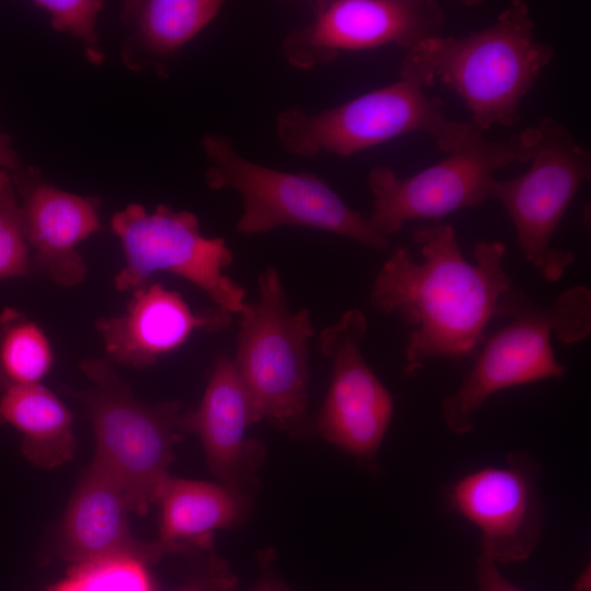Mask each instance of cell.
I'll return each mask as SVG.
<instances>
[{
  "instance_id": "cell-26",
  "label": "cell",
  "mask_w": 591,
  "mask_h": 591,
  "mask_svg": "<svg viewBox=\"0 0 591 591\" xmlns=\"http://www.w3.org/2000/svg\"><path fill=\"white\" fill-rule=\"evenodd\" d=\"M476 581L478 591H524L508 580L496 563L483 555L476 561Z\"/></svg>"
},
{
  "instance_id": "cell-25",
  "label": "cell",
  "mask_w": 591,
  "mask_h": 591,
  "mask_svg": "<svg viewBox=\"0 0 591 591\" xmlns=\"http://www.w3.org/2000/svg\"><path fill=\"white\" fill-rule=\"evenodd\" d=\"M174 591H239V581L227 561L211 548L197 572Z\"/></svg>"
},
{
  "instance_id": "cell-20",
  "label": "cell",
  "mask_w": 591,
  "mask_h": 591,
  "mask_svg": "<svg viewBox=\"0 0 591 591\" xmlns=\"http://www.w3.org/2000/svg\"><path fill=\"white\" fill-rule=\"evenodd\" d=\"M0 421L23 433L21 451L34 465L53 468L68 463L76 452L72 415L47 387L16 384L0 393Z\"/></svg>"
},
{
  "instance_id": "cell-23",
  "label": "cell",
  "mask_w": 591,
  "mask_h": 591,
  "mask_svg": "<svg viewBox=\"0 0 591 591\" xmlns=\"http://www.w3.org/2000/svg\"><path fill=\"white\" fill-rule=\"evenodd\" d=\"M31 268L21 205L11 173L0 169V279L23 277Z\"/></svg>"
},
{
  "instance_id": "cell-5",
  "label": "cell",
  "mask_w": 591,
  "mask_h": 591,
  "mask_svg": "<svg viewBox=\"0 0 591 591\" xmlns=\"http://www.w3.org/2000/svg\"><path fill=\"white\" fill-rule=\"evenodd\" d=\"M232 359L256 422L294 437L308 433L310 311L290 310L278 271L258 277V298L240 313Z\"/></svg>"
},
{
  "instance_id": "cell-24",
  "label": "cell",
  "mask_w": 591,
  "mask_h": 591,
  "mask_svg": "<svg viewBox=\"0 0 591 591\" xmlns=\"http://www.w3.org/2000/svg\"><path fill=\"white\" fill-rule=\"evenodd\" d=\"M33 5L47 12L50 25L58 32H69L84 48L88 60L102 65L105 55L95 32L97 15L103 7L99 0H36Z\"/></svg>"
},
{
  "instance_id": "cell-2",
  "label": "cell",
  "mask_w": 591,
  "mask_h": 591,
  "mask_svg": "<svg viewBox=\"0 0 591 591\" xmlns=\"http://www.w3.org/2000/svg\"><path fill=\"white\" fill-rule=\"evenodd\" d=\"M553 48L535 35L528 4L512 1L489 26L462 37L432 36L407 50L401 73L424 86L441 82L471 113L482 131L520 120V105Z\"/></svg>"
},
{
  "instance_id": "cell-9",
  "label": "cell",
  "mask_w": 591,
  "mask_h": 591,
  "mask_svg": "<svg viewBox=\"0 0 591 591\" xmlns=\"http://www.w3.org/2000/svg\"><path fill=\"white\" fill-rule=\"evenodd\" d=\"M111 225L126 258L114 279L118 291H134L153 274L166 271L194 283L231 314L244 309L245 289L223 273L233 262L231 248L222 237L202 235L193 212L163 204L148 212L130 204L113 216Z\"/></svg>"
},
{
  "instance_id": "cell-7",
  "label": "cell",
  "mask_w": 591,
  "mask_h": 591,
  "mask_svg": "<svg viewBox=\"0 0 591 591\" xmlns=\"http://www.w3.org/2000/svg\"><path fill=\"white\" fill-rule=\"evenodd\" d=\"M538 138L537 126L506 140H488L472 126L464 139L440 162L399 178L393 169L371 170V227L387 237L407 221L440 219L490 198L495 174L512 163H529Z\"/></svg>"
},
{
  "instance_id": "cell-14",
  "label": "cell",
  "mask_w": 591,
  "mask_h": 591,
  "mask_svg": "<svg viewBox=\"0 0 591 591\" xmlns=\"http://www.w3.org/2000/svg\"><path fill=\"white\" fill-rule=\"evenodd\" d=\"M11 176L22 197L24 233L34 265L62 287L81 283L88 266L77 245L102 230L101 201L57 188L33 167L23 166Z\"/></svg>"
},
{
  "instance_id": "cell-11",
  "label": "cell",
  "mask_w": 591,
  "mask_h": 591,
  "mask_svg": "<svg viewBox=\"0 0 591 591\" xmlns=\"http://www.w3.org/2000/svg\"><path fill=\"white\" fill-rule=\"evenodd\" d=\"M312 14L281 43L286 61L301 70L328 65L345 51L391 44L409 50L439 35L445 22L433 0H323L313 2Z\"/></svg>"
},
{
  "instance_id": "cell-16",
  "label": "cell",
  "mask_w": 591,
  "mask_h": 591,
  "mask_svg": "<svg viewBox=\"0 0 591 591\" xmlns=\"http://www.w3.org/2000/svg\"><path fill=\"white\" fill-rule=\"evenodd\" d=\"M255 424L245 389L227 352L217 356L198 407L184 410L185 433L199 437L211 473L221 484L244 491L263 457L260 441L246 437Z\"/></svg>"
},
{
  "instance_id": "cell-18",
  "label": "cell",
  "mask_w": 591,
  "mask_h": 591,
  "mask_svg": "<svg viewBox=\"0 0 591 591\" xmlns=\"http://www.w3.org/2000/svg\"><path fill=\"white\" fill-rule=\"evenodd\" d=\"M154 503L160 507L158 541L169 553L211 548L212 533L241 523L251 505L244 491L221 483L170 474L158 488Z\"/></svg>"
},
{
  "instance_id": "cell-8",
  "label": "cell",
  "mask_w": 591,
  "mask_h": 591,
  "mask_svg": "<svg viewBox=\"0 0 591 591\" xmlns=\"http://www.w3.org/2000/svg\"><path fill=\"white\" fill-rule=\"evenodd\" d=\"M457 126L445 117L440 97L427 95L415 77L401 73L391 84L315 114L286 108L276 118V135L293 155L348 158L412 131L431 135L442 150Z\"/></svg>"
},
{
  "instance_id": "cell-28",
  "label": "cell",
  "mask_w": 591,
  "mask_h": 591,
  "mask_svg": "<svg viewBox=\"0 0 591 591\" xmlns=\"http://www.w3.org/2000/svg\"><path fill=\"white\" fill-rule=\"evenodd\" d=\"M250 591H291L270 570H263L260 578Z\"/></svg>"
},
{
  "instance_id": "cell-15",
  "label": "cell",
  "mask_w": 591,
  "mask_h": 591,
  "mask_svg": "<svg viewBox=\"0 0 591 591\" xmlns=\"http://www.w3.org/2000/svg\"><path fill=\"white\" fill-rule=\"evenodd\" d=\"M231 321L232 314L223 309L194 311L179 292L147 283L132 291L123 313L101 317L96 328L111 360L146 369L181 347L194 332L222 331Z\"/></svg>"
},
{
  "instance_id": "cell-12",
  "label": "cell",
  "mask_w": 591,
  "mask_h": 591,
  "mask_svg": "<svg viewBox=\"0 0 591 591\" xmlns=\"http://www.w3.org/2000/svg\"><path fill=\"white\" fill-rule=\"evenodd\" d=\"M505 461L463 475L445 491L447 507L478 530L480 555L497 565L531 557L544 529L541 464L526 451L510 452Z\"/></svg>"
},
{
  "instance_id": "cell-22",
  "label": "cell",
  "mask_w": 591,
  "mask_h": 591,
  "mask_svg": "<svg viewBox=\"0 0 591 591\" xmlns=\"http://www.w3.org/2000/svg\"><path fill=\"white\" fill-rule=\"evenodd\" d=\"M54 591H153L146 564L114 557L80 564Z\"/></svg>"
},
{
  "instance_id": "cell-13",
  "label": "cell",
  "mask_w": 591,
  "mask_h": 591,
  "mask_svg": "<svg viewBox=\"0 0 591 591\" xmlns=\"http://www.w3.org/2000/svg\"><path fill=\"white\" fill-rule=\"evenodd\" d=\"M367 328L362 311L351 309L321 333V351L333 369L317 430L329 443L372 464L391 424L394 402L363 358Z\"/></svg>"
},
{
  "instance_id": "cell-29",
  "label": "cell",
  "mask_w": 591,
  "mask_h": 591,
  "mask_svg": "<svg viewBox=\"0 0 591 591\" xmlns=\"http://www.w3.org/2000/svg\"><path fill=\"white\" fill-rule=\"evenodd\" d=\"M575 591H590L591 589V576H590V566L584 568V570L577 577L572 586Z\"/></svg>"
},
{
  "instance_id": "cell-27",
  "label": "cell",
  "mask_w": 591,
  "mask_h": 591,
  "mask_svg": "<svg viewBox=\"0 0 591 591\" xmlns=\"http://www.w3.org/2000/svg\"><path fill=\"white\" fill-rule=\"evenodd\" d=\"M23 167L11 138L0 130V169L10 173Z\"/></svg>"
},
{
  "instance_id": "cell-6",
  "label": "cell",
  "mask_w": 591,
  "mask_h": 591,
  "mask_svg": "<svg viewBox=\"0 0 591 591\" xmlns=\"http://www.w3.org/2000/svg\"><path fill=\"white\" fill-rule=\"evenodd\" d=\"M201 148L208 161L210 189H234L243 211L235 229L245 235L264 234L282 225L324 230L384 250L387 237L368 218L351 209L324 179L309 172H287L255 163L235 150L231 139L207 134Z\"/></svg>"
},
{
  "instance_id": "cell-21",
  "label": "cell",
  "mask_w": 591,
  "mask_h": 591,
  "mask_svg": "<svg viewBox=\"0 0 591 591\" xmlns=\"http://www.w3.org/2000/svg\"><path fill=\"white\" fill-rule=\"evenodd\" d=\"M54 362L43 328L15 310L0 315V393L16 384H37Z\"/></svg>"
},
{
  "instance_id": "cell-3",
  "label": "cell",
  "mask_w": 591,
  "mask_h": 591,
  "mask_svg": "<svg viewBox=\"0 0 591 591\" xmlns=\"http://www.w3.org/2000/svg\"><path fill=\"white\" fill-rule=\"evenodd\" d=\"M508 322L484 344L457 390L447 396L441 415L447 428L466 434L475 417L494 394L519 385L564 375L552 336L564 344L584 340L591 333V292L587 287L566 289L551 305L536 303L521 288Z\"/></svg>"
},
{
  "instance_id": "cell-10",
  "label": "cell",
  "mask_w": 591,
  "mask_h": 591,
  "mask_svg": "<svg viewBox=\"0 0 591 591\" xmlns=\"http://www.w3.org/2000/svg\"><path fill=\"white\" fill-rule=\"evenodd\" d=\"M538 138L522 175L494 181L490 198L506 209L525 258L548 281H557L573 263L570 251L552 245L553 235L591 174V155L564 125L544 118Z\"/></svg>"
},
{
  "instance_id": "cell-17",
  "label": "cell",
  "mask_w": 591,
  "mask_h": 591,
  "mask_svg": "<svg viewBox=\"0 0 591 591\" xmlns=\"http://www.w3.org/2000/svg\"><path fill=\"white\" fill-rule=\"evenodd\" d=\"M123 489L96 461L84 471L60 529V555L79 564L128 557L146 565L167 554L159 542L144 543L131 532Z\"/></svg>"
},
{
  "instance_id": "cell-1",
  "label": "cell",
  "mask_w": 591,
  "mask_h": 591,
  "mask_svg": "<svg viewBox=\"0 0 591 591\" xmlns=\"http://www.w3.org/2000/svg\"><path fill=\"white\" fill-rule=\"evenodd\" d=\"M414 240L422 262L397 247L379 270L369 297L373 309L397 314L412 327L405 345L406 376L436 358L459 361L471 356L491 320L508 317L519 288L503 268L501 242L476 243L471 263L449 223L422 227Z\"/></svg>"
},
{
  "instance_id": "cell-4",
  "label": "cell",
  "mask_w": 591,
  "mask_h": 591,
  "mask_svg": "<svg viewBox=\"0 0 591 591\" xmlns=\"http://www.w3.org/2000/svg\"><path fill=\"white\" fill-rule=\"evenodd\" d=\"M82 372L93 382L85 390H69L89 413L96 442L94 461L118 483L130 512L143 515L185 433L177 401L147 404L132 394L106 359H88Z\"/></svg>"
},
{
  "instance_id": "cell-19",
  "label": "cell",
  "mask_w": 591,
  "mask_h": 591,
  "mask_svg": "<svg viewBox=\"0 0 591 591\" xmlns=\"http://www.w3.org/2000/svg\"><path fill=\"white\" fill-rule=\"evenodd\" d=\"M220 0H137L124 3L121 22L129 36L123 60L132 70L172 57L220 12ZM146 62V65H147Z\"/></svg>"
}]
</instances>
